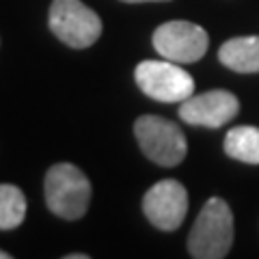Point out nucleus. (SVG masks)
Returning <instances> with one entry per match:
<instances>
[{
  "label": "nucleus",
  "instance_id": "obj_8",
  "mask_svg": "<svg viewBox=\"0 0 259 259\" xmlns=\"http://www.w3.org/2000/svg\"><path fill=\"white\" fill-rule=\"evenodd\" d=\"M238 112H240L238 97L225 91V89L205 91L201 95H190L180 106V117L186 123L201 127H223L231 119H236Z\"/></svg>",
  "mask_w": 259,
  "mask_h": 259
},
{
  "label": "nucleus",
  "instance_id": "obj_10",
  "mask_svg": "<svg viewBox=\"0 0 259 259\" xmlns=\"http://www.w3.org/2000/svg\"><path fill=\"white\" fill-rule=\"evenodd\" d=\"M227 156L246 164H259V127L238 125L225 136Z\"/></svg>",
  "mask_w": 259,
  "mask_h": 259
},
{
  "label": "nucleus",
  "instance_id": "obj_5",
  "mask_svg": "<svg viewBox=\"0 0 259 259\" xmlns=\"http://www.w3.org/2000/svg\"><path fill=\"white\" fill-rule=\"evenodd\" d=\"M139 89L158 102H184L194 95L192 76L173 61H143L134 71Z\"/></svg>",
  "mask_w": 259,
  "mask_h": 259
},
{
  "label": "nucleus",
  "instance_id": "obj_6",
  "mask_svg": "<svg viewBox=\"0 0 259 259\" xmlns=\"http://www.w3.org/2000/svg\"><path fill=\"white\" fill-rule=\"evenodd\" d=\"M207 32L192 22H166L153 32V48L166 61L197 63L207 52Z\"/></svg>",
  "mask_w": 259,
  "mask_h": 259
},
{
  "label": "nucleus",
  "instance_id": "obj_14",
  "mask_svg": "<svg viewBox=\"0 0 259 259\" xmlns=\"http://www.w3.org/2000/svg\"><path fill=\"white\" fill-rule=\"evenodd\" d=\"M0 259H11V255L5 253V250H0Z\"/></svg>",
  "mask_w": 259,
  "mask_h": 259
},
{
  "label": "nucleus",
  "instance_id": "obj_13",
  "mask_svg": "<svg viewBox=\"0 0 259 259\" xmlns=\"http://www.w3.org/2000/svg\"><path fill=\"white\" fill-rule=\"evenodd\" d=\"M67 259H87V255H67Z\"/></svg>",
  "mask_w": 259,
  "mask_h": 259
},
{
  "label": "nucleus",
  "instance_id": "obj_12",
  "mask_svg": "<svg viewBox=\"0 0 259 259\" xmlns=\"http://www.w3.org/2000/svg\"><path fill=\"white\" fill-rule=\"evenodd\" d=\"M123 3H166V0H123Z\"/></svg>",
  "mask_w": 259,
  "mask_h": 259
},
{
  "label": "nucleus",
  "instance_id": "obj_7",
  "mask_svg": "<svg viewBox=\"0 0 259 259\" xmlns=\"http://www.w3.org/2000/svg\"><path fill=\"white\" fill-rule=\"evenodd\" d=\"M143 212L160 231H175L188 214V192L177 180H162L145 192Z\"/></svg>",
  "mask_w": 259,
  "mask_h": 259
},
{
  "label": "nucleus",
  "instance_id": "obj_11",
  "mask_svg": "<svg viewBox=\"0 0 259 259\" xmlns=\"http://www.w3.org/2000/svg\"><path fill=\"white\" fill-rule=\"evenodd\" d=\"M26 216L24 192L13 184H0V231H11L20 227Z\"/></svg>",
  "mask_w": 259,
  "mask_h": 259
},
{
  "label": "nucleus",
  "instance_id": "obj_2",
  "mask_svg": "<svg viewBox=\"0 0 259 259\" xmlns=\"http://www.w3.org/2000/svg\"><path fill=\"white\" fill-rule=\"evenodd\" d=\"M44 190L50 212L65 221L82 218L91 203V182L69 162H59L46 173Z\"/></svg>",
  "mask_w": 259,
  "mask_h": 259
},
{
  "label": "nucleus",
  "instance_id": "obj_3",
  "mask_svg": "<svg viewBox=\"0 0 259 259\" xmlns=\"http://www.w3.org/2000/svg\"><path fill=\"white\" fill-rule=\"evenodd\" d=\"M134 134L143 153L160 166H177L188 153L186 136L173 121L156 115L136 119Z\"/></svg>",
  "mask_w": 259,
  "mask_h": 259
},
{
  "label": "nucleus",
  "instance_id": "obj_9",
  "mask_svg": "<svg viewBox=\"0 0 259 259\" xmlns=\"http://www.w3.org/2000/svg\"><path fill=\"white\" fill-rule=\"evenodd\" d=\"M218 61L238 74H259V37L229 39L218 50Z\"/></svg>",
  "mask_w": 259,
  "mask_h": 259
},
{
  "label": "nucleus",
  "instance_id": "obj_4",
  "mask_svg": "<svg viewBox=\"0 0 259 259\" xmlns=\"http://www.w3.org/2000/svg\"><path fill=\"white\" fill-rule=\"evenodd\" d=\"M50 30L69 48H89L102 35V20L80 0H54L50 7Z\"/></svg>",
  "mask_w": 259,
  "mask_h": 259
},
{
  "label": "nucleus",
  "instance_id": "obj_1",
  "mask_svg": "<svg viewBox=\"0 0 259 259\" xmlns=\"http://www.w3.org/2000/svg\"><path fill=\"white\" fill-rule=\"evenodd\" d=\"M233 244V214L223 199L212 197L194 221L188 250L194 259H223Z\"/></svg>",
  "mask_w": 259,
  "mask_h": 259
}]
</instances>
